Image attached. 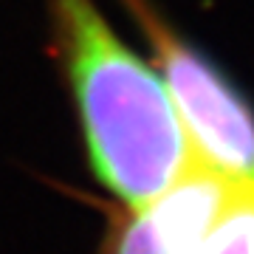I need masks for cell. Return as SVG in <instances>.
<instances>
[{"label": "cell", "mask_w": 254, "mask_h": 254, "mask_svg": "<svg viewBox=\"0 0 254 254\" xmlns=\"http://www.w3.org/2000/svg\"><path fill=\"white\" fill-rule=\"evenodd\" d=\"M195 254H254V181H237Z\"/></svg>", "instance_id": "obj_4"}, {"label": "cell", "mask_w": 254, "mask_h": 254, "mask_svg": "<svg viewBox=\"0 0 254 254\" xmlns=\"http://www.w3.org/2000/svg\"><path fill=\"white\" fill-rule=\"evenodd\" d=\"M237 181L195 161L153 200L125 206L105 254H195Z\"/></svg>", "instance_id": "obj_3"}, {"label": "cell", "mask_w": 254, "mask_h": 254, "mask_svg": "<svg viewBox=\"0 0 254 254\" xmlns=\"http://www.w3.org/2000/svg\"><path fill=\"white\" fill-rule=\"evenodd\" d=\"M46 6L93 173L122 206H141L198 161L173 99L96 0Z\"/></svg>", "instance_id": "obj_1"}, {"label": "cell", "mask_w": 254, "mask_h": 254, "mask_svg": "<svg viewBox=\"0 0 254 254\" xmlns=\"http://www.w3.org/2000/svg\"><path fill=\"white\" fill-rule=\"evenodd\" d=\"M153 48V68L161 76L200 164L232 178L254 181V113L246 99L175 34L150 0H122Z\"/></svg>", "instance_id": "obj_2"}]
</instances>
